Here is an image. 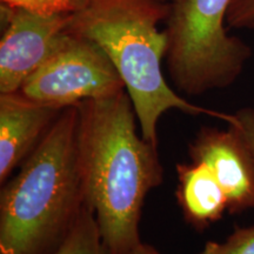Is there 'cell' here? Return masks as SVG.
<instances>
[{
    "label": "cell",
    "mask_w": 254,
    "mask_h": 254,
    "mask_svg": "<svg viewBox=\"0 0 254 254\" xmlns=\"http://www.w3.org/2000/svg\"><path fill=\"white\" fill-rule=\"evenodd\" d=\"M171 4L158 0H80L68 31L98 44L109 56L131 98L141 136L158 145L157 127L168 110L204 114L230 123L232 114L200 107L178 95L165 80L161 59L167 55Z\"/></svg>",
    "instance_id": "cell-3"
},
{
    "label": "cell",
    "mask_w": 254,
    "mask_h": 254,
    "mask_svg": "<svg viewBox=\"0 0 254 254\" xmlns=\"http://www.w3.org/2000/svg\"><path fill=\"white\" fill-rule=\"evenodd\" d=\"M78 107H65L0 194V254H53L82 206Z\"/></svg>",
    "instance_id": "cell-2"
},
{
    "label": "cell",
    "mask_w": 254,
    "mask_h": 254,
    "mask_svg": "<svg viewBox=\"0 0 254 254\" xmlns=\"http://www.w3.org/2000/svg\"><path fill=\"white\" fill-rule=\"evenodd\" d=\"M64 109L39 103L20 92L0 94V182L37 147Z\"/></svg>",
    "instance_id": "cell-8"
},
{
    "label": "cell",
    "mask_w": 254,
    "mask_h": 254,
    "mask_svg": "<svg viewBox=\"0 0 254 254\" xmlns=\"http://www.w3.org/2000/svg\"><path fill=\"white\" fill-rule=\"evenodd\" d=\"M158 1H161V2H165V1H166V0H158Z\"/></svg>",
    "instance_id": "cell-16"
},
{
    "label": "cell",
    "mask_w": 254,
    "mask_h": 254,
    "mask_svg": "<svg viewBox=\"0 0 254 254\" xmlns=\"http://www.w3.org/2000/svg\"><path fill=\"white\" fill-rule=\"evenodd\" d=\"M123 90H126L123 79L106 52L67 28L56 50L19 92L32 100L65 109Z\"/></svg>",
    "instance_id": "cell-5"
},
{
    "label": "cell",
    "mask_w": 254,
    "mask_h": 254,
    "mask_svg": "<svg viewBox=\"0 0 254 254\" xmlns=\"http://www.w3.org/2000/svg\"><path fill=\"white\" fill-rule=\"evenodd\" d=\"M7 8V26L0 41V93L20 90L56 50L72 21V13Z\"/></svg>",
    "instance_id": "cell-6"
},
{
    "label": "cell",
    "mask_w": 254,
    "mask_h": 254,
    "mask_svg": "<svg viewBox=\"0 0 254 254\" xmlns=\"http://www.w3.org/2000/svg\"><path fill=\"white\" fill-rule=\"evenodd\" d=\"M226 24L233 28H254V0H232Z\"/></svg>",
    "instance_id": "cell-13"
},
{
    "label": "cell",
    "mask_w": 254,
    "mask_h": 254,
    "mask_svg": "<svg viewBox=\"0 0 254 254\" xmlns=\"http://www.w3.org/2000/svg\"><path fill=\"white\" fill-rule=\"evenodd\" d=\"M232 0H173L167 18V66L174 85L190 95L231 86L252 51L225 28Z\"/></svg>",
    "instance_id": "cell-4"
},
{
    "label": "cell",
    "mask_w": 254,
    "mask_h": 254,
    "mask_svg": "<svg viewBox=\"0 0 254 254\" xmlns=\"http://www.w3.org/2000/svg\"><path fill=\"white\" fill-rule=\"evenodd\" d=\"M78 158L84 204L94 213L109 254L139 244L146 195L163 182L157 146L138 135L125 90L77 104Z\"/></svg>",
    "instance_id": "cell-1"
},
{
    "label": "cell",
    "mask_w": 254,
    "mask_h": 254,
    "mask_svg": "<svg viewBox=\"0 0 254 254\" xmlns=\"http://www.w3.org/2000/svg\"><path fill=\"white\" fill-rule=\"evenodd\" d=\"M128 254H160L157 250H154L153 247L150 245H146V244H139L135 249H133Z\"/></svg>",
    "instance_id": "cell-15"
},
{
    "label": "cell",
    "mask_w": 254,
    "mask_h": 254,
    "mask_svg": "<svg viewBox=\"0 0 254 254\" xmlns=\"http://www.w3.org/2000/svg\"><path fill=\"white\" fill-rule=\"evenodd\" d=\"M53 254H109L94 213L84 204L74 222Z\"/></svg>",
    "instance_id": "cell-10"
},
{
    "label": "cell",
    "mask_w": 254,
    "mask_h": 254,
    "mask_svg": "<svg viewBox=\"0 0 254 254\" xmlns=\"http://www.w3.org/2000/svg\"><path fill=\"white\" fill-rule=\"evenodd\" d=\"M228 126L237 131L254 157V109L244 107L232 114Z\"/></svg>",
    "instance_id": "cell-14"
},
{
    "label": "cell",
    "mask_w": 254,
    "mask_h": 254,
    "mask_svg": "<svg viewBox=\"0 0 254 254\" xmlns=\"http://www.w3.org/2000/svg\"><path fill=\"white\" fill-rule=\"evenodd\" d=\"M80 0H1L7 7L25 8L39 13H73Z\"/></svg>",
    "instance_id": "cell-12"
},
{
    "label": "cell",
    "mask_w": 254,
    "mask_h": 254,
    "mask_svg": "<svg viewBox=\"0 0 254 254\" xmlns=\"http://www.w3.org/2000/svg\"><path fill=\"white\" fill-rule=\"evenodd\" d=\"M177 172L178 201L187 222L204 230L221 219L228 211V200L212 171L205 164L192 161L178 165Z\"/></svg>",
    "instance_id": "cell-9"
},
{
    "label": "cell",
    "mask_w": 254,
    "mask_h": 254,
    "mask_svg": "<svg viewBox=\"0 0 254 254\" xmlns=\"http://www.w3.org/2000/svg\"><path fill=\"white\" fill-rule=\"evenodd\" d=\"M199 254H254V226L237 228L224 243H207Z\"/></svg>",
    "instance_id": "cell-11"
},
{
    "label": "cell",
    "mask_w": 254,
    "mask_h": 254,
    "mask_svg": "<svg viewBox=\"0 0 254 254\" xmlns=\"http://www.w3.org/2000/svg\"><path fill=\"white\" fill-rule=\"evenodd\" d=\"M190 155L212 171L226 193L228 212L254 209V157L236 129L204 127L190 145Z\"/></svg>",
    "instance_id": "cell-7"
}]
</instances>
